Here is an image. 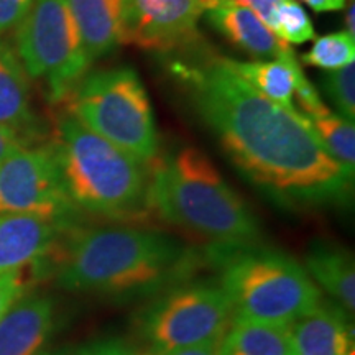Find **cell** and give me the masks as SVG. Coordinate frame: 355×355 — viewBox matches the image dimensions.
I'll list each match as a JSON object with an SVG mask.
<instances>
[{"label": "cell", "mask_w": 355, "mask_h": 355, "mask_svg": "<svg viewBox=\"0 0 355 355\" xmlns=\"http://www.w3.org/2000/svg\"><path fill=\"white\" fill-rule=\"evenodd\" d=\"M196 107L235 166L279 196L322 201L352 180L326 152L298 109L275 104L230 68L227 58L184 68Z\"/></svg>", "instance_id": "1"}, {"label": "cell", "mask_w": 355, "mask_h": 355, "mask_svg": "<svg viewBox=\"0 0 355 355\" xmlns=\"http://www.w3.org/2000/svg\"><path fill=\"white\" fill-rule=\"evenodd\" d=\"M71 115L145 165L157 158L159 144L152 104L135 69L87 74L74 91Z\"/></svg>", "instance_id": "6"}, {"label": "cell", "mask_w": 355, "mask_h": 355, "mask_svg": "<svg viewBox=\"0 0 355 355\" xmlns=\"http://www.w3.org/2000/svg\"><path fill=\"white\" fill-rule=\"evenodd\" d=\"M183 255L180 243L158 230L81 229L71 234L56 277L68 291L125 295L165 282Z\"/></svg>", "instance_id": "2"}, {"label": "cell", "mask_w": 355, "mask_h": 355, "mask_svg": "<svg viewBox=\"0 0 355 355\" xmlns=\"http://www.w3.org/2000/svg\"><path fill=\"white\" fill-rule=\"evenodd\" d=\"M33 122L28 74L17 51L0 38V125L30 135Z\"/></svg>", "instance_id": "16"}, {"label": "cell", "mask_w": 355, "mask_h": 355, "mask_svg": "<svg viewBox=\"0 0 355 355\" xmlns=\"http://www.w3.org/2000/svg\"><path fill=\"white\" fill-rule=\"evenodd\" d=\"M201 2L204 12H206L207 8H212L224 2L239 3V6L247 7L248 10L254 12L255 15L272 30V32L275 30V25H277V8L279 0H201Z\"/></svg>", "instance_id": "25"}, {"label": "cell", "mask_w": 355, "mask_h": 355, "mask_svg": "<svg viewBox=\"0 0 355 355\" xmlns=\"http://www.w3.org/2000/svg\"><path fill=\"white\" fill-rule=\"evenodd\" d=\"M311 130L316 133L326 152L343 166L350 180L355 171V127L354 121L324 107L316 114L304 115Z\"/></svg>", "instance_id": "20"}, {"label": "cell", "mask_w": 355, "mask_h": 355, "mask_svg": "<svg viewBox=\"0 0 355 355\" xmlns=\"http://www.w3.org/2000/svg\"><path fill=\"white\" fill-rule=\"evenodd\" d=\"M295 94L296 99H298L300 104V112L303 115H311L316 114L319 110H322L326 105L322 104L321 96H319V91L314 87V84L308 81L304 76V73L301 71L296 78V86H295Z\"/></svg>", "instance_id": "27"}, {"label": "cell", "mask_w": 355, "mask_h": 355, "mask_svg": "<svg viewBox=\"0 0 355 355\" xmlns=\"http://www.w3.org/2000/svg\"><path fill=\"white\" fill-rule=\"evenodd\" d=\"M150 207L171 224L222 247L250 245L260 237L254 212L194 146L178 150L153 168Z\"/></svg>", "instance_id": "3"}, {"label": "cell", "mask_w": 355, "mask_h": 355, "mask_svg": "<svg viewBox=\"0 0 355 355\" xmlns=\"http://www.w3.org/2000/svg\"><path fill=\"white\" fill-rule=\"evenodd\" d=\"M51 146L76 207L110 219H130L150 206L145 163L89 130L74 115L60 119Z\"/></svg>", "instance_id": "4"}, {"label": "cell", "mask_w": 355, "mask_h": 355, "mask_svg": "<svg viewBox=\"0 0 355 355\" xmlns=\"http://www.w3.org/2000/svg\"><path fill=\"white\" fill-rule=\"evenodd\" d=\"M322 91L336 105L339 114L355 121V64L329 71L322 76Z\"/></svg>", "instance_id": "23"}, {"label": "cell", "mask_w": 355, "mask_h": 355, "mask_svg": "<svg viewBox=\"0 0 355 355\" xmlns=\"http://www.w3.org/2000/svg\"><path fill=\"white\" fill-rule=\"evenodd\" d=\"M69 355H133V350L122 339H102L83 345Z\"/></svg>", "instance_id": "28"}, {"label": "cell", "mask_w": 355, "mask_h": 355, "mask_svg": "<svg viewBox=\"0 0 355 355\" xmlns=\"http://www.w3.org/2000/svg\"><path fill=\"white\" fill-rule=\"evenodd\" d=\"M306 266L314 285L322 288L339 303L345 314L354 316L355 309V265L347 250L334 247H318L306 255Z\"/></svg>", "instance_id": "17"}, {"label": "cell", "mask_w": 355, "mask_h": 355, "mask_svg": "<svg viewBox=\"0 0 355 355\" xmlns=\"http://www.w3.org/2000/svg\"><path fill=\"white\" fill-rule=\"evenodd\" d=\"M64 229L42 217L0 212V277L46 259Z\"/></svg>", "instance_id": "11"}, {"label": "cell", "mask_w": 355, "mask_h": 355, "mask_svg": "<svg viewBox=\"0 0 355 355\" xmlns=\"http://www.w3.org/2000/svg\"><path fill=\"white\" fill-rule=\"evenodd\" d=\"M234 322L230 301L220 285L180 288L150 304L140 327L153 350L220 343Z\"/></svg>", "instance_id": "8"}, {"label": "cell", "mask_w": 355, "mask_h": 355, "mask_svg": "<svg viewBox=\"0 0 355 355\" xmlns=\"http://www.w3.org/2000/svg\"><path fill=\"white\" fill-rule=\"evenodd\" d=\"M30 144V135L12 127L0 125V163L20 146Z\"/></svg>", "instance_id": "29"}, {"label": "cell", "mask_w": 355, "mask_h": 355, "mask_svg": "<svg viewBox=\"0 0 355 355\" xmlns=\"http://www.w3.org/2000/svg\"><path fill=\"white\" fill-rule=\"evenodd\" d=\"M220 355H295L290 327L234 321L220 340Z\"/></svg>", "instance_id": "19"}, {"label": "cell", "mask_w": 355, "mask_h": 355, "mask_svg": "<svg viewBox=\"0 0 355 355\" xmlns=\"http://www.w3.org/2000/svg\"><path fill=\"white\" fill-rule=\"evenodd\" d=\"M273 33L286 44H303L316 38L313 21L298 0H279Z\"/></svg>", "instance_id": "22"}, {"label": "cell", "mask_w": 355, "mask_h": 355, "mask_svg": "<svg viewBox=\"0 0 355 355\" xmlns=\"http://www.w3.org/2000/svg\"><path fill=\"white\" fill-rule=\"evenodd\" d=\"M204 13L201 0H122V43L171 50L191 42Z\"/></svg>", "instance_id": "10"}, {"label": "cell", "mask_w": 355, "mask_h": 355, "mask_svg": "<svg viewBox=\"0 0 355 355\" xmlns=\"http://www.w3.org/2000/svg\"><path fill=\"white\" fill-rule=\"evenodd\" d=\"M354 15H355V7H354V0H349V7L345 8V17H344V24H345V30L349 35H352L355 38V21H354Z\"/></svg>", "instance_id": "32"}, {"label": "cell", "mask_w": 355, "mask_h": 355, "mask_svg": "<svg viewBox=\"0 0 355 355\" xmlns=\"http://www.w3.org/2000/svg\"><path fill=\"white\" fill-rule=\"evenodd\" d=\"M295 355H354L352 329L340 308L319 304L290 326Z\"/></svg>", "instance_id": "14"}, {"label": "cell", "mask_w": 355, "mask_h": 355, "mask_svg": "<svg viewBox=\"0 0 355 355\" xmlns=\"http://www.w3.org/2000/svg\"><path fill=\"white\" fill-rule=\"evenodd\" d=\"M314 12H337L347 7L349 0H303Z\"/></svg>", "instance_id": "31"}, {"label": "cell", "mask_w": 355, "mask_h": 355, "mask_svg": "<svg viewBox=\"0 0 355 355\" xmlns=\"http://www.w3.org/2000/svg\"><path fill=\"white\" fill-rule=\"evenodd\" d=\"M17 55L28 78L46 83L51 101L78 86L91 61L68 0H35L17 26Z\"/></svg>", "instance_id": "7"}, {"label": "cell", "mask_w": 355, "mask_h": 355, "mask_svg": "<svg viewBox=\"0 0 355 355\" xmlns=\"http://www.w3.org/2000/svg\"><path fill=\"white\" fill-rule=\"evenodd\" d=\"M206 12L217 32L257 60H279L293 51L247 7L224 2Z\"/></svg>", "instance_id": "13"}, {"label": "cell", "mask_w": 355, "mask_h": 355, "mask_svg": "<svg viewBox=\"0 0 355 355\" xmlns=\"http://www.w3.org/2000/svg\"><path fill=\"white\" fill-rule=\"evenodd\" d=\"M76 206L50 145H24L0 163V212L71 224Z\"/></svg>", "instance_id": "9"}, {"label": "cell", "mask_w": 355, "mask_h": 355, "mask_svg": "<svg viewBox=\"0 0 355 355\" xmlns=\"http://www.w3.org/2000/svg\"><path fill=\"white\" fill-rule=\"evenodd\" d=\"M71 352L68 349H50V350H42L37 355H69Z\"/></svg>", "instance_id": "33"}, {"label": "cell", "mask_w": 355, "mask_h": 355, "mask_svg": "<svg viewBox=\"0 0 355 355\" xmlns=\"http://www.w3.org/2000/svg\"><path fill=\"white\" fill-rule=\"evenodd\" d=\"M152 355H220V343L171 350H153Z\"/></svg>", "instance_id": "30"}, {"label": "cell", "mask_w": 355, "mask_h": 355, "mask_svg": "<svg viewBox=\"0 0 355 355\" xmlns=\"http://www.w3.org/2000/svg\"><path fill=\"white\" fill-rule=\"evenodd\" d=\"M224 259L220 288L234 321L290 327L321 304V291L303 265L282 252L241 245Z\"/></svg>", "instance_id": "5"}, {"label": "cell", "mask_w": 355, "mask_h": 355, "mask_svg": "<svg viewBox=\"0 0 355 355\" xmlns=\"http://www.w3.org/2000/svg\"><path fill=\"white\" fill-rule=\"evenodd\" d=\"M42 263L43 260L0 277V319L6 316L17 301L28 295L37 279L43 275Z\"/></svg>", "instance_id": "24"}, {"label": "cell", "mask_w": 355, "mask_h": 355, "mask_svg": "<svg viewBox=\"0 0 355 355\" xmlns=\"http://www.w3.org/2000/svg\"><path fill=\"white\" fill-rule=\"evenodd\" d=\"M33 2L35 0H0V37L21 24Z\"/></svg>", "instance_id": "26"}, {"label": "cell", "mask_w": 355, "mask_h": 355, "mask_svg": "<svg viewBox=\"0 0 355 355\" xmlns=\"http://www.w3.org/2000/svg\"><path fill=\"white\" fill-rule=\"evenodd\" d=\"M304 64L334 71L355 61V38L347 32H336L319 37L313 48L301 56Z\"/></svg>", "instance_id": "21"}, {"label": "cell", "mask_w": 355, "mask_h": 355, "mask_svg": "<svg viewBox=\"0 0 355 355\" xmlns=\"http://www.w3.org/2000/svg\"><path fill=\"white\" fill-rule=\"evenodd\" d=\"M56 309L50 296L26 295L0 319V355H37L55 331Z\"/></svg>", "instance_id": "12"}, {"label": "cell", "mask_w": 355, "mask_h": 355, "mask_svg": "<svg viewBox=\"0 0 355 355\" xmlns=\"http://www.w3.org/2000/svg\"><path fill=\"white\" fill-rule=\"evenodd\" d=\"M227 63L243 81L250 84L255 91L285 109H296L293 105L296 78L301 73L295 51L279 60H257V61H235Z\"/></svg>", "instance_id": "18"}, {"label": "cell", "mask_w": 355, "mask_h": 355, "mask_svg": "<svg viewBox=\"0 0 355 355\" xmlns=\"http://www.w3.org/2000/svg\"><path fill=\"white\" fill-rule=\"evenodd\" d=\"M89 61L122 43V0H68Z\"/></svg>", "instance_id": "15"}]
</instances>
